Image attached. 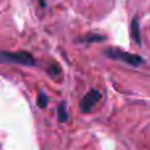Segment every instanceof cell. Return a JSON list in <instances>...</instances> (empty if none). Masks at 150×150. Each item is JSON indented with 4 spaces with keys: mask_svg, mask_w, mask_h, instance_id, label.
<instances>
[{
    "mask_svg": "<svg viewBox=\"0 0 150 150\" xmlns=\"http://www.w3.org/2000/svg\"><path fill=\"white\" fill-rule=\"evenodd\" d=\"M0 63H17L23 66H34L36 59L28 52H5L0 50Z\"/></svg>",
    "mask_w": 150,
    "mask_h": 150,
    "instance_id": "1",
    "label": "cell"
},
{
    "mask_svg": "<svg viewBox=\"0 0 150 150\" xmlns=\"http://www.w3.org/2000/svg\"><path fill=\"white\" fill-rule=\"evenodd\" d=\"M104 54L107 57L112 58V59H119L122 61V62L128 63L130 66H140L141 63L144 62L142 58L140 55H136V54H130L128 52H124V50H120L116 49V47H109V49L104 50Z\"/></svg>",
    "mask_w": 150,
    "mask_h": 150,
    "instance_id": "2",
    "label": "cell"
},
{
    "mask_svg": "<svg viewBox=\"0 0 150 150\" xmlns=\"http://www.w3.org/2000/svg\"><path fill=\"white\" fill-rule=\"evenodd\" d=\"M101 99V93L98 90H91L83 96L80 100V111L82 112H90L93 107L98 104V101Z\"/></svg>",
    "mask_w": 150,
    "mask_h": 150,
    "instance_id": "3",
    "label": "cell"
},
{
    "mask_svg": "<svg viewBox=\"0 0 150 150\" xmlns=\"http://www.w3.org/2000/svg\"><path fill=\"white\" fill-rule=\"evenodd\" d=\"M130 34H132V38L136 44L140 45L141 44V37H140V25H138V20L137 18H133L132 24H130Z\"/></svg>",
    "mask_w": 150,
    "mask_h": 150,
    "instance_id": "4",
    "label": "cell"
},
{
    "mask_svg": "<svg viewBox=\"0 0 150 150\" xmlns=\"http://www.w3.org/2000/svg\"><path fill=\"white\" fill-rule=\"evenodd\" d=\"M79 40H80V42H87V44H90V42H101L105 40V37L99 33H87L80 37Z\"/></svg>",
    "mask_w": 150,
    "mask_h": 150,
    "instance_id": "5",
    "label": "cell"
},
{
    "mask_svg": "<svg viewBox=\"0 0 150 150\" xmlns=\"http://www.w3.org/2000/svg\"><path fill=\"white\" fill-rule=\"evenodd\" d=\"M57 112H58V120H59V121H62V122L67 121L69 112H67V109H66V103H61Z\"/></svg>",
    "mask_w": 150,
    "mask_h": 150,
    "instance_id": "6",
    "label": "cell"
},
{
    "mask_svg": "<svg viewBox=\"0 0 150 150\" xmlns=\"http://www.w3.org/2000/svg\"><path fill=\"white\" fill-rule=\"evenodd\" d=\"M47 101H49V98H47V95L45 92H42V91H40L38 100H37V104H38V107H40V108H45V107L47 105Z\"/></svg>",
    "mask_w": 150,
    "mask_h": 150,
    "instance_id": "7",
    "label": "cell"
},
{
    "mask_svg": "<svg viewBox=\"0 0 150 150\" xmlns=\"http://www.w3.org/2000/svg\"><path fill=\"white\" fill-rule=\"evenodd\" d=\"M47 73L52 75V76H58V75L61 74V69L58 67V66H50Z\"/></svg>",
    "mask_w": 150,
    "mask_h": 150,
    "instance_id": "8",
    "label": "cell"
}]
</instances>
